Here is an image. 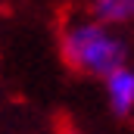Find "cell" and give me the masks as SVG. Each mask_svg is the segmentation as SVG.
Wrapping results in <instances>:
<instances>
[{
	"instance_id": "cell-2",
	"label": "cell",
	"mask_w": 134,
	"mask_h": 134,
	"mask_svg": "<svg viewBox=\"0 0 134 134\" xmlns=\"http://www.w3.org/2000/svg\"><path fill=\"white\" fill-rule=\"evenodd\" d=\"M103 87H106L109 109L115 115H131L134 112V69H128V66L115 69L109 78H103Z\"/></svg>"
},
{
	"instance_id": "cell-1",
	"label": "cell",
	"mask_w": 134,
	"mask_h": 134,
	"mask_svg": "<svg viewBox=\"0 0 134 134\" xmlns=\"http://www.w3.org/2000/svg\"><path fill=\"white\" fill-rule=\"evenodd\" d=\"M63 56L72 69L84 75L109 78L115 69L125 66V44L100 19H87L63 31Z\"/></svg>"
},
{
	"instance_id": "cell-3",
	"label": "cell",
	"mask_w": 134,
	"mask_h": 134,
	"mask_svg": "<svg viewBox=\"0 0 134 134\" xmlns=\"http://www.w3.org/2000/svg\"><path fill=\"white\" fill-rule=\"evenodd\" d=\"M91 13L109 28L128 25L134 22V0H91Z\"/></svg>"
}]
</instances>
